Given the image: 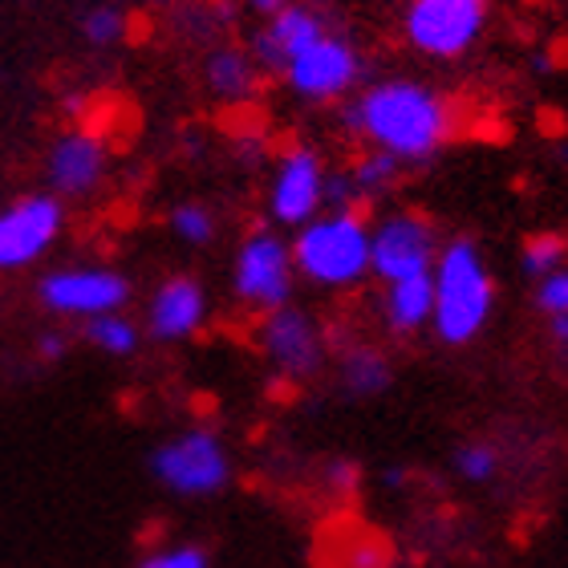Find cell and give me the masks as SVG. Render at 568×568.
I'll return each mask as SVG.
<instances>
[{
    "instance_id": "6da1fadb",
    "label": "cell",
    "mask_w": 568,
    "mask_h": 568,
    "mask_svg": "<svg viewBox=\"0 0 568 568\" xmlns=\"http://www.w3.org/2000/svg\"><path fill=\"white\" fill-rule=\"evenodd\" d=\"M345 126L374 142V151L394 154L398 163H426L450 139L455 114L438 90L410 78H394V82L369 85L345 110Z\"/></svg>"
},
{
    "instance_id": "7a4b0ae2",
    "label": "cell",
    "mask_w": 568,
    "mask_h": 568,
    "mask_svg": "<svg viewBox=\"0 0 568 568\" xmlns=\"http://www.w3.org/2000/svg\"><path fill=\"white\" fill-rule=\"evenodd\" d=\"M430 281H435V321L430 325H435L438 342H475L496 308V281L487 273L479 244L459 236L450 240L447 248H438Z\"/></svg>"
},
{
    "instance_id": "3957f363",
    "label": "cell",
    "mask_w": 568,
    "mask_h": 568,
    "mask_svg": "<svg viewBox=\"0 0 568 568\" xmlns=\"http://www.w3.org/2000/svg\"><path fill=\"white\" fill-rule=\"evenodd\" d=\"M293 248L296 273L321 288H349L369 276L374 256V227L349 207V212H321L313 224L296 232Z\"/></svg>"
},
{
    "instance_id": "277c9868",
    "label": "cell",
    "mask_w": 568,
    "mask_h": 568,
    "mask_svg": "<svg viewBox=\"0 0 568 568\" xmlns=\"http://www.w3.org/2000/svg\"><path fill=\"white\" fill-rule=\"evenodd\" d=\"M491 0H410L403 17L406 41L426 58L450 61L484 37Z\"/></svg>"
},
{
    "instance_id": "5b68a950",
    "label": "cell",
    "mask_w": 568,
    "mask_h": 568,
    "mask_svg": "<svg viewBox=\"0 0 568 568\" xmlns=\"http://www.w3.org/2000/svg\"><path fill=\"white\" fill-rule=\"evenodd\" d=\"M151 471L159 484L179 496H215L232 479V459H227L224 438L195 426L154 450Z\"/></svg>"
},
{
    "instance_id": "8992f818",
    "label": "cell",
    "mask_w": 568,
    "mask_h": 568,
    "mask_svg": "<svg viewBox=\"0 0 568 568\" xmlns=\"http://www.w3.org/2000/svg\"><path fill=\"white\" fill-rule=\"evenodd\" d=\"M293 276H296L293 248L276 232H252L236 252L232 288H236V296L248 308L276 313L293 296Z\"/></svg>"
},
{
    "instance_id": "52a82bcc",
    "label": "cell",
    "mask_w": 568,
    "mask_h": 568,
    "mask_svg": "<svg viewBox=\"0 0 568 568\" xmlns=\"http://www.w3.org/2000/svg\"><path fill=\"white\" fill-rule=\"evenodd\" d=\"M61 227H65V207L49 191L9 203L0 212V273H17V268L37 264L58 244Z\"/></svg>"
},
{
    "instance_id": "ba28073f",
    "label": "cell",
    "mask_w": 568,
    "mask_h": 568,
    "mask_svg": "<svg viewBox=\"0 0 568 568\" xmlns=\"http://www.w3.org/2000/svg\"><path fill=\"white\" fill-rule=\"evenodd\" d=\"M37 296L49 313L58 317H106V313H122V305L131 301V281L114 268H58V273L41 276Z\"/></svg>"
},
{
    "instance_id": "9c48e42d",
    "label": "cell",
    "mask_w": 568,
    "mask_h": 568,
    "mask_svg": "<svg viewBox=\"0 0 568 568\" xmlns=\"http://www.w3.org/2000/svg\"><path fill=\"white\" fill-rule=\"evenodd\" d=\"M435 261H438V236L423 215L398 212V215H386V220L374 227L369 273L382 276L386 284L435 273Z\"/></svg>"
},
{
    "instance_id": "30bf717a",
    "label": "cell",
    "mask_w": 568,
    "mask_h": 568,
    "mask_svg": "<svg viewBox=\"0 0 568 568\" xmlns=\"http://www.w3.org/2000/svg\"><path fill=\"white\" fill-rule=\"evenodd\" d=\"M362 78V53H357L345 37L325 33L317 45H308L301 58H293V65L284 70V82L296 98L305 102H329L342 98L345 90H354Z\"/></svg>"
},
{
    "instance_id": "8fae6325",
    "label": "cell",
    "mask_w": 568,
    "mask_h": 568,
    "mask_svg": "<svg viewBox=\"0 0 568 568\" xmlns=\"http://www.w3.org/2000/svg\"><path fill=\"white\" fill-rule=\"evenodd\" d=\"M325 207V171H321L317 151L308 146H293L281 154L273 175V191H268V212L276 224L301 227L313 224Z\"/></svg>"
},
{
    "instance_id": "7c38bea8",
    "label": "cell",
    "mask_w": 568,
    "mask_h": 568,
    "mask_svg": "<svg viewBox=\"0 0 568 568\" xmlns=\"http://www.w3.org/2000/svg\"><path fill=\"white\" fill-rule=\"evenodd\" d=\"M261 349L273 362V369L288 382L313 378L325 362V345H321V329L313 325L308 313L284 305L276 313H264L261 325Z\"/></svg>"
},
{
    "instance_id": "4fadbf2b",
    "label": "cell",
    "mask_w": 568,
    "mask_h": 568,
    "mask_svg": "<svg viewBox=\"0 0 568 568\" xmlns=\"http://www.w3.org/2000/svg\"><path fill=\"white\" fill-rule=\"evenodd\" d=\"M207 321V293L195 276H171L154 288L146 308V329L154 342H187Z\"/></svg>"
},
{
    "instance_id": "5bb4252c",
    "label": "cell",
    "mask_w": 568,
    "mask_h": 568,
    "mask_svg": "<svg viewBox=\"0 0 568 568\" xmlns=\"http://www.w3.org/2000/svg\"><path fill=\"white\" fill-rule=\"evenodd\" d=\"M106 175V146L90 131H65L49 146V187L70 200H82Z\"/></svg>"
},
{
    "instance_id": "9a60e30c",
    "label": "cell",
    "mask_w": 568,
    "mask_h": 568,
    "mask_svg": "<svg viewBox=\"0 0 568 568\" xmlns=\"http://www.w3.org/2000/svg\"><path fill=\"white\" fill-rule=\"evenodd\" d=\"M325 37V21H321L313 9H301V4H288L284 12H276L273 21L264 24L261 33L252 37V61L261 70L284 73L293 65V58H301L308 45H317Z\"/></svg>"
},
{
    "instance_id": "2e32d148",
    "label": "cell",
    "mask_w": 568,
    "mask_h": 568,
    "mask_svg": "<svg viewBox=\"0 0 568 568\" xmlns=\"http://www.w3.org/2000/svg\"><path fill=\"white\" fill-rule=\"evenodd\" d=\"M382 317L394 333H418L423 325H430L435 321V281H430V273L386 284Z\"/></svg>"
},
{
    "instance_id": "e0dca14e",
    "label": "cell",
    "mask_w": 568,
    "mask_h": 568,
    "mask_svg": "<svg viewBox=\"0 0 568 568\" xmlns=\"http://www.w3.org/2000/svg\"><path fill=\"white\" fill-rule=\"evenodd\" d=\"M256 61H252L248 49L236 45H220L207 53V65H203V78H207V90L224 102H244L256 90Z\"/></svg>"
},
{
    "instance_id": "ac0fdd59",
    "label": "cell",
    "mask_w": 568,
    "mask_h": 568,
    "mask_svg": "<svg viewBox=\"0 0 568 568\" xmlns=\"http://www.w3.org/2000/svg\"><path fill=\"white\" fill-rule=\"evenodd\" d=\"M342 386L349 394H357V398L382 394L390 386V362L378 349H369V345H354L342 357Z\"/></svg>"
},
{
    "instance_id": "d6986e66",
    "label": "cell",
    "mask_w": 568,
    "mask_h": 568,
    "mask_svg": "<svg viewBox=\"0 0 568 568\" xmlns=\"http://www.w3.org/2000/svg\"><path fill=\"white\" fill-rule=\"evenodd\" d=\"M85 342L102 349L110 357H131L139 349L142 333L131 317H122V313H106V317H94L85 321Z\"/></svg>"
},
{
    "instance_id": "ffe728a7",
    "label": "cell",
    "mask_w": 568,
    "mask_h": 568,
    "mask_svg": "<svg viewBox=\"0 0 568 568\" xmlns=\"http://www.w3.org/2000/svg\"><path fill=\"white\" fill-rule=\"evenodd\" d=\"M126 12L119 9V4H90V9L78 17V29H82V37L90 41V45L106 49V45H119L122 37H126Z\"/></svg>"
},
{
    "instance_id": "44dd1931",
    "label": "cell",
    "mask_w": 568,
    "mask_h": 568,
    "mask_svg": "<svg viewBox=\"0 0 568 568\" xmlns=\"http://www.w3.org/2000/svg\"><path fill=\"white\" fill-rule=\"evenodd\" d=\"M520 264L532 281H545L548 273H557V268L568 264V240L557 236V232H540V236H532L524 244Z\"/></svg>"
},
{
    "instance_id": "7402d4cb",
    "label": "cell",
    "mask_w": 568,
    "mask_h": 568,
    "mask_svg": "<svg viewBox=\"0 0 568 568\" xmlns=\"http://www.w3.org/2000/svg\"><path fill=\"white\" fill-rule=\"evenodd\" d=\"M171 232H175L183 244H191V248H207L215 240V215L203 207V203H179V207H171Z\"/></svg>"
},
{
    "instance_id": "603a6c76",
    "label": "cell",
    "mask_w": 568,
    "mask_h": 568,
    "mask_svg": "<svg viewBox=\"0 0 568 568\" xmlns=\"http://www.w3.org/2000/svg\"><path fill=\"white\" fill-rule=\"evenodd\" d=\"M403 163L394 159V154H382V151H369L366 159H357L349 179H354V191L357 195H374V191L390 187L394 179H398Z\"/></svg>"
},
{
    "instance_id": "cb8c5ba5",
    "label": "cell",
    "mask_w": 568,
    "mask_h": 568,
    "mask_svg": "<svg viewBox=\"0 0 568 568\" xmlns=\"http://www.w3.org/2000/svg\"><path fill=\"white\" fill-rule=\"evenodd\" d=\"M455 471L467 484H491L499 475V450L487 447V443H467V447L455 450Z\"/></svg>"
},
{
    "instance_id": "d4e9b609",
    "label": "cell",
    "mask_w": 568,
    "mask_h": 568,
    "mask_svg": "<svg viewBox=\"0 0 568 568\" xmlns=\"http://www.w3.org/2000/svg\"><path fill=\"white\" fill-rule=\"evenodd\" d=\"M536 308H540L548 321L568 317V264L557 268V273H548L545 281H536Z\"/></svg>"
},
{
    "instance_id": "484cf974",
    "label": "cell",
    "mask_w": 568,
    "mask_h": 568,
    "mask_svg": "<svg viewBox=\"0 0 568 568\" xmlns=\"http://www.w3.org/2000/svg\"><path fill=\"white\" fill-rule=\"evenodd\" d=\"M139 568H212V560H207V552L195 545H175V548H159V552H151Z\"/></svg>"
},
{
    "instance_id": "4316f807",
    "label": "cell",
    "mask_w": 568,
    "mask_h": 568,
    "mask_svg": "<svg viewBox=\"0 0 568 568\" xmlns=\"http://www.w3.org/2000/svg\"><path fill=\"white\" fill-rule=\"evenodd\" d=\"M357 479H362V471H357V463H349V459H333L329 467H325V484H329V491H337V496H349L357 487Z\"/></svg>"
},
{
    "instance_id": "83f0119b",
    "label": "cell",
    "mask_w": 568,
    "mask_h": 568,
    "mask_svg": "<svg viewBox=\"0 0 568 568\" xmlns=\"http://www.w3.org/2000/svg\"><path fill=\"white\" fill-rule=\"evenodd\" d=\"M65 349H70V342H65L61 333H41V337H37V354L45 357V362H58V357H65Z\"/></svg>"
},
{
    "instance_id": "f1b7e54d",
    "label": "cell",
    "mask_w": 568,
    "mask_h": 568,
    "mask_svg": "<svg viewBox=\"0 0 568 568\" xmlns=\"http://www.w3.org/2000/svg\"><path fill=\"white\" fill-rule=\"evenodd\" d=\"M244 4H248L252 12H261V17H268V21H273L276 12L288 9V0H244Z\"/></svg>"
},
{
    "instance_id": "f546056e",
    "label": "cell",
    "mask_w": 568,
    "mask_h": 568,
    "mask_svg": "<svg viewBox=\"0 0 568 568\" xmlns=\"http://www.w3.org/2000/svg\"><path fill=\"white\" fill-rule=\"evenodd\" d=\"M151 4H163V9H183L187 0H151Z\"/></svg>"
},
{
    "instance_id": "4dcf8cb0",
    "label": "cell",
    "mask_w": 568,
    "mask_h": 568,
    "mask_svg": "<svg viewBox=\"0 0 568 568\" xmlns=\"http://www.w3.org/2000/svg\"><path fill=\"white\" fill-rule=\"evenodd\" d=\"M560 163L568 166V142H565V146H560Z\"/></svg>"
}]
</instances>
